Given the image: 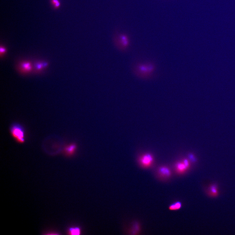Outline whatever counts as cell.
<instances>
[{
  "label": "cell",
  "mask_w": 235,
  "mask_h": 235,
  "mask_svg": "<svg viewBox=\"0 0 235 235\" xmlns=\"http://www.w3.org/2000/svg\"><path fill=\"white\" fill-rule=\"evenodd\" d=\"M51 2L56 8H58L61 5L60 2L59 0H51Z\"/></svg>",
  "instance_id": "cell-12"
},
{
  "label": "cell",
  "mask_w": 235,
  "mask_h": 235,
  "mask_svg": "<svg viewBox=\"0 0 235 235\" xmlns=\"http://www.w3.org/2000/svg\"><path fill=\"white\" fill-rule=\"evenodd\" d=\"M159 173L161 176L164 177L170 176L171 172L170 168L166 166H162L158 170Z\"/></svg>",
  "instance_id": "cell-7"
},
{
  "label": "cell",
  "mask_w": 235,
  "mask_h": 235,
  "mask_svg": "<svg viewBox=\"0 0 235 235\" xmlns=\"http://www.w3.org/2000/svg\"><path fill=\"white\" fill-rule=\"evenodd\" d=\"M6 49L4 48H2L1 47V53H4L5 52Z\"/></svg>",
  "instance_id": "cell-15"
},
{
  "label": "cell",
  "mask_w": 235,
  "mask_h": 235,
  "mask_svg": "<svg viewBox=\"0 0 235 235\" xmlns=\"http://www.w3.org/2000/svg\"><path fill=\"white\" fill-rule=\"evenodd\" d=\"M36 68L38 70H40V69L42 68L43 67V65L41 64H36Z\"/></svg>",
  "instance_id": "cell-14"
},
{
  "label": "cell",
  "mask_w": 235,
  "mask_h": 235,
  "mask_svg": "<svg viewBox=\"0 0 235 235\" xmlns=\"http://www.w3.org/2000/svg\"><path fill=\"white\" fill-rule=\"evenodd\" d=\"M76 146L75 144H72L66 146L64 149L65 154L68 156L73 155L75 152Z\"/></svg>",
  "instance_id": "cell-6"
},
{
  "label": "cell",
  "mask_w": 235,
  "mask_h": 235,
  "mask_svg": "<svg viewBox=\"0 0 235 235\" xmlns=\"http://www.w3.org/2000/svg\"><path fill=\"white\" fill-rule=\"evenodd\" d=\"M189 160L184 159L182 161L179 162L176 165L175 168L178 173L182 174L186 172L190 167Z\"/></svg>",
  "instance_id": "cell-5"
},
{
  "label": "cell",
  "mask_w": 235,
  "mask_h": 235,
  "mask_svg": "<svg viewBox=\"0 0 235 235\" xmlns=\"http://www.w3.org/2000/svg\"><path fill=\"white\" fill-rule=\"evenodd\" d=\"M22 68L24 70L29 72L31 70V67L29 62H24L22 64Z\"/></svg>",
  "instance_id": "cell-10"
},
{
  "label": "cell",
  "mask_w": 235,
  "mask_h": 235,
  "mask_svg": "<svg viewBox=\"0 0 235 235\" xmlns=\"http://www.w3.org/2000/svg\"><path fill=\"white\" fill-rule=\"evenodd\" d=\"M188 156L189 159L191 162H193L196 160L195 157L193 154H189Z\"/></svg>",
  "instance_id": "cell-13"
},
{
  "label": "cell",
  "mask_w": 235,
  "mask_h": 235,
  "mask_svg": "<svg viewBox=\"0 0 235 235\" xmlns=\"http://www.w3.org/2000/svg\"><path fill=\"white\" fill-rule=\"evenodd\" d=\"M210 191L211 192V194L214 196L216 195L217 193V188L216 186L214 185H213L210 188Z\"/></svg>",
  "instance_id": "cell-11"
},
{
  "label": "cell",
  "mask_w": 235,
  "mask_h": 235,
  "mask_svg": "<svg viewBox=\"0 0 235 235\" xmlns=\"http://www.w3.org/2000/svg\"><path fill=\"white\" fill-rule=\"evenodd\" d=\"M154 159L153 155L149 153L144 154L139 158V162L142 167L148 168L153 164Z\"/></svg>",
  "instance_id": "cell-4"
},
{
  "label": "cell",
  "mask_w": 235,
  "mask_h": 235,
  "mask_svg": "<svg viewBox=\"0 0 235 235\" xmlns=\"http://www.w3.org/2000/svg\"><path fill=\"white\" fill-rule=\"evenodd\" d=\"M113 42L118 51L124 52L128 50L130 45V37L124 33H117L113 38Z\"/></svg>",
  "instance_id": "cell-2"
},
{
  "label": "cell",
  "mask_w": 235,
  "mask_h": 235,
  "mask_svg": "<svg viewBox=\"0 0 235 235\" xmlns=\"http://www.w3.org/2000/svg\"><path fill=\"white\" fill-rule=\"evenodd\" d=\"M181 207V203L180 202L178 201L171 205L169 209L171 210H176L180 209Z\"/></svg>",
  "instance_id": "cell-8"
},
{
  "label": "cell",
  "mask_w": 235,
  "mask_h": 235,
  "mask_svg": "<svg viewBox=\"0 0 235 235\" xmlns=\"http://www.w3.org/2000/svg\"><path fill=\"white\" fill-rule=\"evenodd\" d=\"M11 135L15 140L20 144H23L25 141L26 134L25 129L21 124H13L10 128Z\"/></svg>",
  "instance_id": "cell-3"
},
{
  "label": "cell",
  "mask_w": 235,
  "mask_h": 235,
  "mask_svg": "<svg viewBox=\"0 0 235 235\" xmlns=\"http://www.w3.org/2000/svg\"><path fill=\"white\" fill-rule=\"evenodd\" d=\"M156 67L154 63L151 61H143L138 63L133 68L134 74L139 78L146 79L152 77Z\"/></svg>",
  "instance_id": "cell-1"
},
{
  "label": "cell",
  "mask_w": 235,
  "mask_h": 235,
  "mask_svg": "<svg viewBox=\"0 0 235 235\" xmlns=\"http://www.w3.org/2000/svg\"><path fill=\"white\" fill-rule=\"evenodd\" d=\"M68 233L70 235H79L81 234V231L78 227L71 228L69 229Z\"/></svg>",
  "instance_id": "cell-9"
}]
</instances>
